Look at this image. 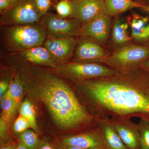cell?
I'll use <instances>...</instances> for the list:
<instances>
[{"instance_id":"29","label":"cell","mask_w":149,"mask_h":149,"mask_svg":"<svg viewBox=\"0 0 149 149\" xmlns=\"http://www.w3.org/2000/svg\"><path fill=\"white\" fill-rule=\"evenodd\" d=\"M16 146L14 143H9L2 145L1 149H16Z\"/></svg>"},{"instance_id":"19","label":"cell","mask_w":149,"mask_h":149,"mask_svg":"<svg viewBox=\"0 0 149 149\" xmlns=\"http://www.w3.org/2000/svg\"><path fill=\"white\" fill-rule=\"evenodd\" d=\"M8 90L12 99L13 104V116L20 106L23 94V86L18 74L12 79Z\"/></svg>"},{"instance_id":"20","label":"cell","mask_w":149,"mask_h":149,"mask_svg":"<svg viewBox=\"0 0 149 149\" xmlns=\"http://www.w3.org/2000/svg\"><path fill=\"white\" fill-rule=\"evenodd\" d=\"M19 114L24 116L30 123L31 128L36 133H39L36 120V111L33 104L29 100H26L20 104L19 108Z\"/></svg>"},{"instance_id":"16","label":"cell","mask_w":149,"mask_h":149,"mask_svg":"<svg viewBox=\"0 0 149 149\" xmlns=\"http://www.w3.org/2000/svg\"><path fill=\"white\" fill-rule=\"evenodd\" d=\"M98 125L103 133L109 149H128L118 136L112 124L110 118L99 119Z\"/></svg>"},{"instance_id":"3","label":"cell","mask_w":149,"mask_h":149,"mask_svg":"<svg viewBox=\"0 0 149 149\" xmlns=\"http://www.w3.org/2000/svg\"><path fill=\"white\" fill-rule=\"evenodd\" d=\"M47 36L41 22L12 25L6 28L3 41L8 49L16 53L43 45Z\"/></svg>"},{"instance_id":"35","label":"cell","mask_w":149,"mask_h":149,"mask_svg":"<svg viewBox=\"0 0 149 149\" xmlns=\"http://www.w3.org/2000/svg\"><path fill=\"white\" fill-rule=\"evenodd\" d=\"M7 1L12 5L15 1V0H7Z\"/></svg>"},{"instance_id":"18","label":"cell","mask_w":149,"mask_h":149,"mask_svg":"<svg viewBox=\"0 0 149 149\" xmlns=\"http://www.w3.org/2000/svg\"><path fill=\"white\" fill-rule=\"evenodd\" d=\"M129 26L128 22L121 19L118 18L116 20L113 27L112 35L113 43L117 45H122L130 41L131 37L128 32Z\"/></svg>"},{"instance_id":"33","label":"cell","mask_w":149,"mask_h":149,"mask_svg":"<svg viewBox=\"0 0 149 149\" xmlns=\"http://www.w3.org/2000/svg\"><path fill=\"white\" fill-rule=\"evenodd\" d=\"M143 10L149 14V0H147V3L145 4V8Z\"/></svg>"},{"instance_id":"36","label":"cell","mask_w":149,"mask_h":149,"mask_svg":"<svg viewBox=\"0 0 149 149\" xmlns=\"http://www.w3.org/2000/svg\"><path fill=\"white\" fill-rule=\"evenodd\" d=\"M133 1H135L138 2V1H138V0H133Z\"/></svg>"},{"instance_id":"22","label":"cell","mask_w":149,"mask_h":149,"mask_svg":"<svg viewBox=\"0 0 149 149\" xmlns=\"http://www.w3.org/2000/svg\"><path fill=\"white\" fill-rule=\"evenodd\" d=\"M1 106L2 110L1 118L8 124L11 118L13 116V102L8 89L1 100Z\"/></svg>"},{"instance_id":"25","label":"cell","mask_w":149,"mask_h":149,"mask_svg":"<svg viewBox=\"0 0 149 149\" xmlns=\"http://www.w3.org/2000/svg\"><path fill=\"white\" fill-rule=\"evenodd\" d=\"M31 128V125L24 116L19 114L16 118L13 125V130L15 133H22L28 128Z\"/></svg>"},{"instance_id":"10","label":"cell","mask_w":149,"mask_h":149,"mask_svg":"<svg viewBox=\"0 0 149 149\" xmlns=\"http://www.w3.org/2000/svg\"><path fill=\"white\" fill-rule=\"evenodd\" d=\"M77 41L75 37L54 38L47 37L44 47L58 65L66 63L72 57L76 49Z\"/></svg>"},{"instance_id":"2","label":"cell","mask_w":149,"mask_h":149,"mask_svg":"<svg viewBox=\"0 0 149 149\" xmlns=\"http://www.w3.org/2000/svg\"><path fill=\"white\" fill-rule=\"evenodd\" d=\"M39 92L41 100L61 128L78 133L97 126L98 119L89 111L75 92L58 77L44 76Z\"/></svg>"},{"instance_id":"17","label":"cell","mask_w":149,"mask_h":149,"mask_svg":"<svg viewBox=\"0 0 149 149\" xmlns=\"http://www.w3.org/2000/svg\"><path fill=\"white\" fill-rule=\"evenodd\" d=\"M105 13L112 17L134 8L143 9L145 4L133 0H104Z\"/></svg>"},{"instance_id":"24","label":"cell","mask_w":149,"mask_h":149,"mask_svg":"<svg viewBox=\"0 0 149 149\" xmlns=\"http://www.w3.org/2000/svg\"><path fill=\"white\" fill-rule=\"evenodd\" d=\"M57 15L63 17H70L72 13V6L71 0H59L55 6Z\"/></svg>"},{"instance_id":"27","label":"cell","mask_w":149,"mask_h":149,"mask_svg":"<svg viewBox=\"0 0 149 149\" xmlns=\"http://www.w3.org/2000/svg\"><path fill=\"white\" fill-rule=\"evenodd\" d=\"M11 81H9L7 79H4L0 82V100H1L3 96L7 91Z\"/></svg>"},{"instance_id":"32","label":"cell","mask_w":149,"mask_h":149,"mask_svg":"<svg viewBox=\"0 0 149 149\" xmlns=\"http://www.w3.org/2000/svg\"><path fill=\"white\" fill-rule=\"evenodd\" d=\"M16 149H28L26 147L24 146L21 142H19L18 145L16 146Z\"/></svg>"},{"instance_id":"8","label":"cell","mask_w":149,"mask_h":149,"mask_svg":"<svg viewBox=\"0 0 149 149\" xmlns=\"http://www.w3.org/2000/svg\"><path fill=\"white\" fill-rule=\"evenodd\" d=\"M61 147H77L86 149H109L98 125L81 133L65 137L60 142Z\"/></svg>"},{"instance_id":"7","label":"cell","mask_w":149,"mask_h":149,"mask_svg":"<svg viewBox=\"0 0 149 149\" xmlns=\"http://www.w3.org/2000/svg\"><path fill=\"white\" fill-rule=\"evenodd\" d=\"M40 22L45 29L47 37L62 38L80 36L82 24L77 19L63 18L47 13Z\"/></svg>"},{"instance_id":"23","label":"cell","mask_w":149,"mask_h":149,"mask_svg":"<svg viewBox=\"0 0 149 149\" xmlns=\"http://www.w3.org/2000/svg\"><path fill=\"white\" fill-rule=\"evenodd\" d=\"M142 149H149V120L141 119L138 123Z\"/></svg>"},{"instance_id":"28","label":"cell","mask_w":149,"mask_h":149,"mask_svg":"<svg viewBox=\"0 0 149 149\" xmlns=\"http://www.w3.org/2000/svg\"><path fill=\"white\" fill-rule=\"evenodd\" d=\"M11 6L7 0H0V12L1 14L7 10Z\"/></svg>"},{"instance_id":"21","label":"cell","mask_w":149,"mask_h":149,"mask_svg":"<svg viewBox=\"0 0 149 149\" xmlns=\"http://www.w3.org/2000/svg\"><path fill=\"white\" fill-rule=\"evenodd\" d=\"M19 140L28 149H38L41 145L36 132L33 130L27 129L22 133Z\"/></svg>"},{"instance_id":"11","label":"cell","mask_w":149,"mask_h":149,"mask_svg":"<svg viewBox=\"0 0 149 149\" xmlns=\"http://www.w3.org/2000/svg\"><path fill=\"white\" fill-rule=\"evenodd\" d=\"M111 27V17L103 14L82 24L80 36L90 38L98 43H105L109 37Z\"/></svg>"},{"instance_id":"30","label":"cell","mask_w":149,"mask_h":149,"mask_svg":"<svg viewBox=\"0 0 149 149\" xmlns=\"http://www.w3.org/2000/svg\"><path fill=\"white\" fill-rule=\"evenodd\" d=\"M38 149H54V148L49 144L45 143L41 145Z\"/></svg>"},{"instance_id":"13","label":"cell","mask_w":149,"mask_h":149,"mask_svg":"<svg viewBox=\"0 0 149 149\" xmlns=\"http://www.w3.org/2000/svg\"><path fill=\"white\" fill-rule=\"evenodd\" d=\"M72 13L71 18L77 19L84 24L105 13L104 0H71Z\"/></svg>"},{"instance_id":"14","label":"cell","mask_w":149,"mask_h":149,"mask_svg":"<svg viewBox=\"0 0 149 149\" xmlns=\"http://www.w3.org/2000/svg\"><path fill=\"white\" fill-rule=\"evenodd\" d=\"M15 54L34 64L53 68H55L57 65L49 51L42 46L35 47Z\"/></svg>"},{"instance_id":"26","label":"cell","mask_w":149,"mask_h":149,"mask_svg":"<svg viewBox=\"0 0 149 149\" xmlns=\"http://www.w3.org/2000/svg\"><path fill=\"white\" fill-rule=\"evenodd\" d=\"M35 4L43 16L47 13L52 6L51 0H35Z\"/></svg>"},{"instance_id":"9","label":"cell","mask_w":149,"mask_h":149,"mask_svg":"<svg viewBox=\"0 0 149 149\" xmlns=\"http://www.w3.org/2000/svg\"><path fill=\"white\" fill-rule=\"evenodd\" d=\"M108 56L98 43L90 38L81 37L77 41L72 62L104 63Z\"/></svg>"},{"instance_id":"4","label":"cell","mask_w":149,"mask_h":149,"mask_svg":"<svg viewBox=\"0 0 149 149\" xmlns=\"http://www.w3.org/2000/svg\"><path fill=\"white\" fill-rule=\"evenodd\" d=\"M58 74L73 82L90 80L113 74L115 69L100 63H65L54 68Z\"/></svg>"},{"instance_id":"31","label":"cell","mask_w":149,"mask_h":149,"mask_svg":"<svg viewBox=\"0 0 149 149\" xmlns=\"http://www.w3.org/2000/svg\"><path fill=\"white\" fill-rule=\"evenodd\" d=\"M141 67L143 68H144L147 70L149 71V57L145 62L142 65Z\"/></svg>"},{"instance_id":"6","label":"cell","mask_w":149,"mask_h":149,"mask_svg":"<svg viewBox=\"0 0 149 149\" xmlns=\"http://www.w3.org/2000/svg\"><path fill=\"white\" fill-rule=\"evenodd\" d=\"M1 24L9 26L39 23L43 15L35 0H15L7 10L1 13Z\"/></svg>"},{"instance_id":"12","label":"cell","mask_w":149,"mask_h":149,"mask_svg":"<svg viewBox=\"0 0 149 149\" xmlns=\"http://www.w3.org/2000/svg\"><path fill=\"white\" fill-rule=\"evenodd\" d=\"M111 121L123 142L128 149H142L138 124L130 119L114 116Z\"/></svg>"},{"instance_id":"5","label":"cell","mask_w":149,"mask_h":149,"mask_svg":"<svg viewBox=\"0 0 149 149\" xmlns=\"http://www.w3.org/2000/svg\"><path fill=\"white\" fill-rule=\"evenodd\" d=\"M149 57V47L128 44L108 56L105 64L114 69L141 67Z\"/></svg>"},{"instance_id":"34","label":"cell","mask_w":149,"mask_h":149,"mask_svg":"<svg viewBox=\"0 0 149 149\" xmlns=\"http://www.w3.org/2000/svg\"><path fill=\"white\" fill-rule=\"evenodd\" d=\"M62 149H86L79 148V147L71 146L67 147H62Z\"/></svg>"},{"instance_id":"15","label":"cell","mask_w":149,"mask_h":149,"mask_svg":"<svg viewBox=\"0 0 149 149\" xmlns=\"http://www.w3.org/2000/svg\"><path fill=\"white\" fill-rule=\"evenodd\" d=\"M131 30V36L137 42L149 40V18L133 14L129 19Z\"/></svg>"},{"instance_id":"1","label":"cell","mask_w":149,"mask_h":149,"mask_svg":"<svg viewBox=\"0 0 149 149\" xmlns=\"http://www.w3.org/2000/svg\"><path fill=\"white\" fill-rule=\"evenodd\" d=\"M82 103L97 119L117 117L149 120V71L142 67L73 82Z\"/></svg>"}]
</instances>
